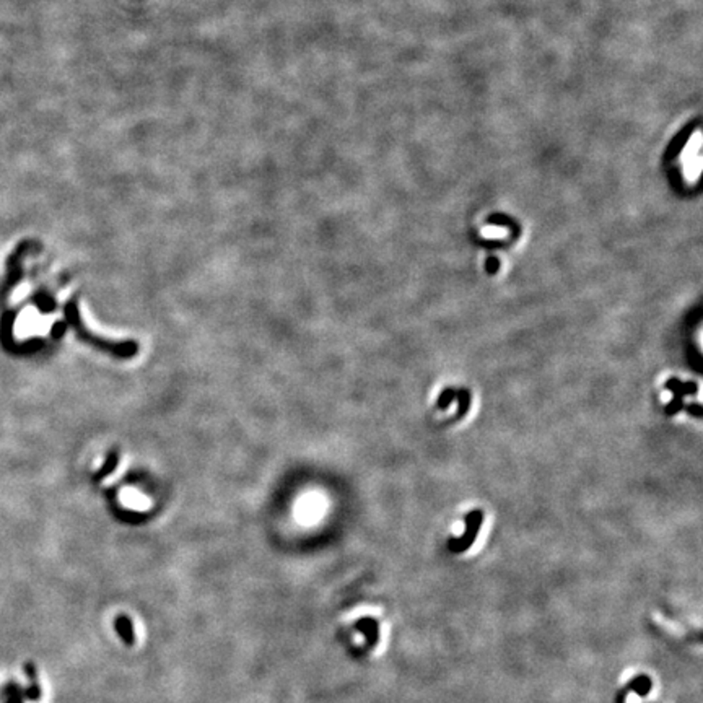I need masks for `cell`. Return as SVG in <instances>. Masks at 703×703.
Masks as SVG:
<instances>
[{"label":"cell","mask_w":703,"mask_h":703,"mask_svg":"<svg viewBox=\"0 0 703 703\" xmlns=\"http://www.w3.org/2000/svg\"><path fill=\"white\" fill-rule=\"evenodd\" d=\"M700 150H702V136H700V132L697 131L695 136L690 138L689 143H687V147H685L684 153H682V156H684V170L687 171V173L694 171L695 176L700 173V165H702Z\"/></svg>","instance_id":"6da1fadb"}]
</instances>
